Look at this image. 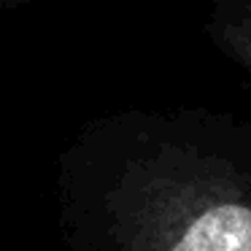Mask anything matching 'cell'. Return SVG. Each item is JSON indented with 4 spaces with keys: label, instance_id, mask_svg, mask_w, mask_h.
Listing matches in <instances>:
<instances>
[{
    "label": "cell",
    "instance_id": "2",
    "mask_svg": "<svg viewBox=\"0 0 251 251\" xmlns=\"http://www.w3.org/2000/svg\"><path fill=\"white\" fill-rule=\"evenodd\" d=\"M205 33L227 60L251 73V0H211Z\"/></svg>",
    "mask_w": 251,
    "mask_h": 251
},
{
    "label": "cell",
    "instance_id": "3",
    "mask_svg": "<svg viewBox=\"0 0 251 251\" xmlns=\"http://www.w3.org/2000/svg\"><path fill=\"white\" fill-rule=\"evenodd\" d=\"M33 3V0H0V11H11V8H22Z\"/></svg>",
    "mask_w": 251,
    "mask_h": 251
},
{
    "label": "cell",
    "instance_id": "1",
    "mask_svg": "<svg viewBox=\"0 0 251 251\" xmlns=\"http://www.w3.org/2000/svg\"><path fill=\"white\" fill-rule=\"evenodd\" d=\"M68 251H251V119L122 108L78 127L54 162Z\"/></svg>",
    "mask_w": 251,
    "mask_h": 251
}]
</instances>
